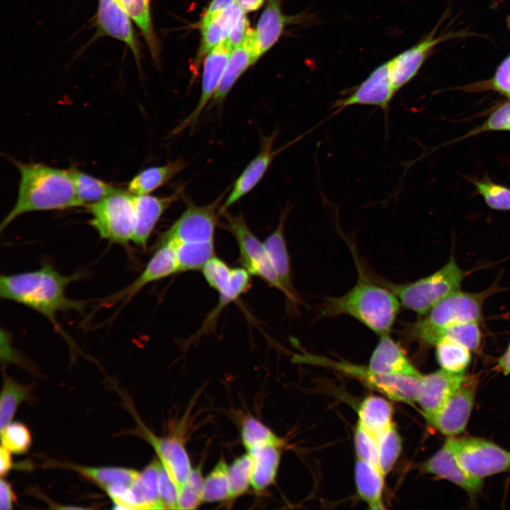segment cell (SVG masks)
Returning a JSON list of instances; mask_svg holds the SVG:
<instances>
[{
  "label": "cell",
  "instance_id": "cell-50",
  "mask_svg": "<svg viewBox=\"0 0 510 510\" xmlns=\"http://www.w3.org/2000/svg\"><path fill=\"white\" fill-rule=\"evenodd\" d=\"M159 492L165 509H178V489L162 465L159 475Z\"/></svg>",
  "mask_w": 510,
  "mask_h": 510
},
{
  "label": "cell",
  "instance_id": "cell-49",
  "mask_svg": "<svg viewBox=\"0 0 510 510\" xmlns=\"http://www.w3.org/2000/svg\"><path fill=\"white\" fill-rule=\"evenodd\" d=\"M488 131H510V100L498 106L480 126L466 136Z\"/></svg>",
  "mask_w": 510,
  "mask_h": 510
},
{
  "label": "cell",
  "instance_id": "cell-53",
  "mask_svg": "<svg viewBox=\"0 0 510 510\" xmlns=\"http://www.w3.org/2000/svg\"><path fill=\"white\" fill-rule=\"evenodd\" d=\"M251 30L245 13H242L231 29L227 40L234 48L242 44Z\"/></svg>",
  "mask_w": 510,
  "mask_h": 510
},
{
  "label": "cell",
  "instance_id": "cell-33",
  "mask_svg": "<svg viewBox=\"0 0 510 510\" xmlns=\"http://www.w3.org/2000/svg\"><path fill=\"white\" fill-rule=\"evenodd\" d=\"M69 170L80 206L98 202L121 190L77 169Z\"/></svg>",
  "mask_w": 510,
  "mask_h": 510
},
{
  "label": "cell",
  "instance_id": "cell-22",
  "mask_svg": "<svg viewBox=\"0 0 510 510\" xmlns=\"http://www.w3.org/2000/svg\"><path fill=\"white\" fill-rule=\"evenodd\" d=\"M288 213V208L283 210L276 228L263 243L283 287V293L289 300L295 303L299 300L293 285L290 261L284 237V227Z\"/></svg>",
  "mask_w": 510,
  "mask_h": 510
},
{
  "label": "cell",
  "instance_id": "cell-51",
  "mask_svg": "<svg viewBox=\"0 0 510 510\" xmlns=\"http://www.w3.org/2000/svg\"><path fill=\"white\" fill-rule=\"evenodd\" d=\"M106 491L118 509H137L136 499L131 486L115 484L107 487Z\"/></svg>",
  "mask_w": 510,
  "mask_h": 510
},
{
  "label": "cell",
  "instance_id": "cell-13",
  "mask_svg": "<svg viewBox=\"0 0 510 510\" xmlns=\"http://www.w3.org/2000/svg\"><path fill=\"white\" fill-rule=\"evenodd\" d=\"M395 94L390 79L389 61H387L376 67L346 97L335 101L332 108L339 112L350 106H373L387 113Z\"/></svg>",
  "mask_w": 510,
  "mask_h": 510
},
{
  "label": "cell",
  "instance_id": "cell-4",
  "mask_svg": "<svg viewBox=\"0 0 510 510\" xmlns=\"http://www.w3.org/2000/svg\"><path fill=\"white\" fill-rule=\"evenodd\" d=\"M465 276L466 272L451 256L441 268L415 281L381 284L397 297L404 308L424 316L442 299L459 290Z\"/></svg>",
  "mask_w": 510,
  "mask_h": 510
},
{
  "label": "cell",
  "instance_id": "cell-37",
  "mask_svg": "<svg viewBox=\"0 0 510 510\" xmlns=\"http://www.w3.org/2000/svg\"><path fill=\"white\" fill-rule=\"evenodd\" d=\"M31 386L4 378L0 399V429L11 423L18 406L31 397Z\"/></svg>",
  "mask_w": 510,
  "mask_h": 510
},
{
  "label": "cell",
  "instance_id": "cell-48",
  "mask_svg": "<svg viewBox=\"0 0 510 510\" xmlns=\"http://www.w3.org/2000/svg\"><path fill=\"white\" fill-rule=\"evenodd\" d=\"M354 446L358 459L366 461L380 470L377 440L358 424L354 434Z\"/></svg>",
  "mask_w": 510,
  "mask_h": 510
},
{
  "label": "cell",
  "instance_id": "cell-52",
  "mask_svg": "<svg viewBox=\"0 0 510 510\" xmlns=\"http://www.w3.org/2000/svg\"><path fill=\"white\" fill-rule=\"evenodd\" d=\"M489 86L510 100V55L498 67Z\"/></svg>",
  "mask_w": 510,
  "mask_h": 510
},
{
  "label": "cell",
  "instance_id": "cell-6",
  "mask_svg": "<svg viewBox=\"0 0 510 510\" xmlns=\"http://www.w3.org/2000/svg\"><path fill=\"white\" fill-rule=\"evenodd\" d=\"M294 359L297 362L328 367L349 375L388 398L398 402L408 404L417 402L422 387L423 375H382L372 371L368 366L332 361L309 353L295 355Z\"/></svg>",
  "mask_w": 510,
  "mask_h": 510
},
{
  "label": "cell",
  "instance_id": "cell-26",
  "mask_svg": "<svg viewBox=\"0 0 510 510\" xmlns=\"http://www.w3.org/2000/svg\"><path fill=\"white\" fill-rule=\"evenodd\" d=\"M280 447L266 444L248 450L252 460L251 486L256 492L264 491L275 481L280 463Z\"/></svg>",
  "mask_w": 510,
  "mask_h": 510
},
{
  "label": "cell",
  "instance_id": "cell-20",
  "mask_svg": "<svg viewBox=\"0 0 510 510\" xmlns=\"http://www.w3.org/2000/svg\"><path fill=\"white\" fill-rule=\"evenodd\" d=\"M181 193V188L165 197L134 195L135 226L132 242L141 247L146 246L159 220Z\"/></svg>",
  "mask_w": 510,
  "mask_h": 510
},
{
  "label": "cell",
  "instance_id": "cell-2",
  "mask_svg": "<svg viewBox=\"0 0 510 510\" xmlns=\"http://www.w3.org/2000/svg\"><path fill=\"white\" fill-rule=\"evenodd\" d=\"M14 164L20 173L18 195L13 207L0 225L1 232L27 212L80 206L69 170L19 161Z\"/></svg>",
  "mask_w": 510,
  "mask_h": 510
},
{
  "label": "cell",
  "instance_id": "cell-11",
  "mask_svg": "<svg viewBox=\"0 0 510 510\" xmlns=\"http://www.w3.org/2000/svg\"><path fill=\"white\" fill-rule=\"evenodd\" d=\"M478 379L466 376L441 410L427 422L448 436H455L465 429L472 409Z\"/></svg>",
  "mask_w": 510,
  "mask_h": 510
},
{
  "label": "cell",
  "instance_id": "cell-3",
  "mask_svg": "<svg viewBox=\"0 0 510 510\" xmlns=\"http://www.w3.org/2000/svg\"><path fill=\"white\" fill-rule=\"evenodd\" d=\"M400 305L397 297L390 289L371 282L362 273L346 294L327 298L319 313L324 317L351 316L381 336L390 334Z\"/></svg>",
  "mask_w": 510,
  "mask_h": 510
},
{
  "label": "cell",
  "instance_id": "cell-8",
  "mask_svg": "<svg viewBox=\"0 0 510 510\" xmlns=\"http://www.w3.org/2000/svg\"><path fill=\"white\" fill-rule=\"evenodd\" d=\"M463 468L473 477H484L510 470V451L476 437H448Z\"/></svg>",
  "mask_w": 510,
  "mask_h": 510
},
{
  "label": "cell",
  "instance_id": "cell-19",
  "mask_svg": "<svg viewBox=\"0 0 510 510\" xmlns=\"http://www.w3.org/2000/svg\"><path fill=\"white\" fill-rule=\"evenodd\" d=\"M142 431L179 492L192 470L190 459L183 442L176 436L158 437L147 429H143Z\"/></svg>",
  "mask_w": 510,
  "mask_h": 510
},
{
  "label": "cell",
  "instance_id": "cell-35",
  "mask_svg": "<svg viewBox=\"0 0 510 510\" xmlns=\"http://www.w3.org/2000/svg\"><path fill=\"white\" fill-rule=\"evenodd\" d=\"M436 360L443 370L465 373L471 361V351L455 340L443 337L435 345Z\"/></svg>",
  "mask_w": 510,
  "mask_h": 510
},
{
  "label": "cell",
  "instance_id": "cell-46",
  "mask_svg": "<svg viewBox=\"0 0 510 510\" xmlns=\"http://www.w3.org/2000/svg\"><path fill=\"white\" fill-rule=\"evenodd\" d=\"M204 479L201 468L192 469L188 479L178 492V509H195L203 502Z\"/></svg>",
  "mask_w": 510,
  "mask_h": 510
},
{
  "label": "cell",
  "instance_id": "cell-1",
  "mask_svg": "<svg viewBox=\"0 0 510 510\" xmlns=\"http://www.w3.org/2000/svg\"><path fill=\"white\" fill-rule=\"evenodd\" d=\"M79 277V273L63 275L45 264L38 270L2 275L0 296L39 312L58 332H62L57 314L61 312L79 311L84 306V302L71 299L66 294L68 285Z\"/></svg>",
  "mask_w": 510,
  "mask_h": 510
},
{
  "label": "cell",
  "instance_id": "cell-56",
  "mask_svg": "<svg viewBox=\"0 0 510 510\" xmlns=\"http://www.w3.org/2000/svg\"><path fill=\"white\" fill-rule=\"evenodd\" d=\"M13 466L11 452L3 446L0 448V475H6Z\"/></svg>",
  "mask_w": 510,
  "mask_h": 510
},
{
  "label": "cell",
  "instance_id": "cell-59",
  "mask_svg": "<svg viewBox=\"0 0 510 510\" xmlns=\"http://www.w3.org/2000/svg\"><path fill=\"white\" fill-rule=\"evenodd\" d=\"M505 353H507L509 356H510V342H509V344L508 348H507L506 351H505Z\"/></svg>",
  "mask_w": 510,
  "mask_h": 510
},
{
  "label": "cell",
  "instance_id": "cell-7",
  "mask_svg": "<svg viewBox=\"0 0 510 510\" xmlns=\"http://www.w3.org/2000/svg\"><path fill=\"white\" fill-rule=\"evenodd\" d=\"M133 196L121 189L86 205L92 216L90 224L102 239L123 246L132 242L135 226Z\"/></svg>",
  "mask_w": 510,
  "mask_h": 510
},
{
  "label": "cell",
  "instance_id": "cell-57",
  "mask_svg": "<svg viewBox=\"0 0 510 510\" xmlns=\"http://www.w3.org/2000/svg\"><path fill=\"white\" fill-rule=\"evenodd\" d=\"M265 0H235L243 13H247L259 9Z\"/></svg>",
  "mask_w": 510,
  "mask_h": 510
},
{
  "label": "cell",
  "instance_id": "cell-55",
  "mask_svg": "<svg viewBox=\"0 0 510 510\" xmlns=\"http://www.w3.org/2000/svg\"><path fill=\"white\" fill-rule=\"evenodd\" d=\"M234 1L235 0H212L207 8L201 22L208 20Z\"/></svg>",
  "mask_w": 510,
  "mask_h": 510
},
{
  "label": "cell",
  "instance_id": "cell-54",
  "mask_svg": "<svg viewBox=\"0 0 510 510\" xmlns=\"http://www.w3.org/2000/svg\"><path fill=\"white\" fill-rule=\"evenodd\" d=\"M16 502V495L11 484L1 477L0 481V509L9 510Z\"/></svg>",
  "mask_w": 510,
  "mask_h": 510
},
{
  "label": "cell",
  "instance_id": "cell-17",
  "mask_svg": "<svg viewBox=\"0 0 510 510\" xmlns=\"http://www.w3.org/2000/svg\"><path fill=\"white\" fill-rule=\"evenodd\" d=\"M277 137V130L270 135L262 137L259 154L246 166L235 181L232 191L220 208L223 213L241 198L249 193L264 176L274 157L280 150L273 149V144Z\"/></svg>",
  "mask_w": 510,
  "mask_h": 510
},
{
  "label": "cell",
  "instance_id": "cell-25",
  "mask_svg": "<svg viewBox=\"0 0 510 510\" xmlns=\"http://www.w3.org/2000/svg\"><path fill=\"white\" fill-rule=\"evenodd\" d=\"M294 21V17L283 14L280 0H268L258 21L255 32L261 55L267 52L280 38L285 27Z\"/></svg>",
  "mask_w": 510,
  "mask_h": 510
},
{
  "label": "cell",
  "instance_id": "cell-58",
  "mask_svg": "<svg viewBox=\"0 0 510 510\" xmlns=\"http://www.w3.org/2000/svg\"><path fill=\"white\" fill-rule=\"evenodd\" d=\"M499 368L504 373L510 374V356L504 353L499 359Z\"/></svg>",
  "mask_w": 510,
  "mask_h": 510
},
{
  "label": "cell",
  "instance_id": "cell-32",
  "mask_svg": "<svg viewBox=\"0 0 510 510\" xmlns=\"http://www.w3.org/2000/svg\"><path fill=\"white\" fill-rule=\"evenodd\" d=\"M251 274L243 267L232 268L231 280L229 285L219 293V301L216 307L209 313L204 321L196 336L210 332L214 327L216 321L224 307L237 300L245 293L251 284Z\"/></svg>",
  "mask_w": 510,
  "mask_h": 510
},
{
  "label": "cell",
  "instance_id": "cell-36",
  "mask_svg": "<svg viewBox=\"0 0 510 510\" xmlns=\"http://www.w3.org/2000/svg\"><path fill=\"white\" fill-rule=\"evenodd\" d=\"M173 245L176 251L178 272L201 270L215 254L214 241Z\"/></svg>",
  "mask_w": 510,
  "mask_h": 510
},
{
  "label": "cell",
  "instance_id": "cell-45",
  "mask_svg": "<svg viewBox=\"0 0 510 510\" xmlns=\"http://www.w3.org/2000/svg\"><path fill=\"white\" fill-rule=\"evenodd\" d=\"M1 446L15 454L28 451L32 437L28 427L19 422H11L1 430Z\"/></svg>",
  "mask_w": 510,
  "mask_h": 510
},
{
  "label": "cell",
  "instance_id": "cell-29",
  "mask_svg": "<svg viewBox=\"0 0 510 510\" xmlns=\"http://www.w3.org/2000/svg\"><path fill=\"white\" fill-rule=\"evenodd\" d=\"M355 482L359 497L371 509H383L382 492L385 475L375 465L358 459L354 470Z\"/></svg>",
  "mask_w": 510,
  "mask_h": 510
},
{
  "label": "cell",
  "instance_id": "cell-44",
  "mask_svg": "<svg viewBox=\"0 0 510 510\" xmlns=\"http://www.w3.org/2000/svg\"><path fill=\"white\" fill-rule=\"evenodd\" d=\"M477 192L483 198L486 204L496 210H510V188L490 180L473 182Z\"/></svg>",
  "mask_w": 510,
  "mask_h": 510
},
{
  "label": "cell",
  "instance_id": "cell-5",
  "mask_svg": "<svg viewBox=\"0 0 510 510\" xmlns=\"http://www.w3.org/2000/svg\"><path fill=\"white\" fill-rule=\"evenodd\" d=\"M489 294V290L468 293L459 289L453 292L414 324L412 335L424 343L434 346L446 328L464 322H479L482 304Z\"/></svg>",
  "mask_w": 510,
  "mask_h": 510
},
{
  "label": "cell",
  "instance_id": "cell-42",
  "mask_svg": "<svg viewBox=\"0 0 510 510\" xmlns=\"http://www.w3.org/2000/svg\"><path fill=\"white\" fill-rule=\"evenodd\" d=\"M379 465L385 476L395 465L402 449V440L395 426L380 436L378 439Z\"/></svg>",
  "mask_w": 510,
  "mask_h": 510
},
{
  "label": "cell",
  "instance_id": "cell-43",
  "mask_svg": "<svg viewBox=\"0 0 510 510\" xmlns=\"http://www.w3.org/2000/svg\"><path fill=\"white\" fill-rule=\"evenodd\" d=\"M443 337L455 340L471 351L475 352L480 346L482 333L478 322L468 321L458 323L446 328L441 333L438 341Z\"/></svg>",
  "mask_w": 510,
  "mask_h": 510
},
{
  "label": "cell",
  "instance_id": "cell-23",
  "mask_svg": "<svg viewBox=\"0 0 510 510\" xmlns=\"http://www.w3.org/2000/svg\"><path fill=\"white\" fill-rule=\"evenodd\" d=\"M368 366L372 371L382 375H421L390 334L380 336V340L372 353Z\"/></svg>",
  "mask_w": 510,
  "mask_h": 510
},
{
  "label": "cell",
  "instance_id": "cell-34",
  "mask_svg": "<svg viewBox=\"0 0 510 510\" xmlns=\"http://www.w3.org/2000/svg\"><path fill=\"white\" fill-rule=\"evenodd\" d=\"M72 468L104 489L115 484L131 486L140 473L133 469L120 467L72 465Z\"/></svg>",
  "mask_w": 510,
  "mask_h": 510
},
{
  "label": "cell",
  "instance_id": "cell-27",
  "mask_svg": "<svg viewBox=\"0 0 510 510\" xmlns=\"http://www.w3.org/2000/svg\"><path fill=\"white\" fill-rule=\"evenodd\" d=\"M242 13L234 1L208 20L201 22L202 38L199 57L208 53L227 38L231 29Z\"/></svg>",
  "mask_w": 510,
  "mask_h": 510
},
{
  "label": "cell",
  "instance_id": "cell-39",
  "mask_svg": "<svg viewBox=\"0 0 510 510\" xmlns=\"http://www.w3.org/2000/svg\"><path fill=\"white\" fill-rule=\"evenodd\" d=\"M125 12L138 26L153 55L156 53L149 9V0H118Z\"/></svg>",
  "mask_w": 510,
  "mask_h": 510
},
{
  "label": "cell",
  "instance_id": "cell-18",
  "mask_svg": "<svg viewBox=\"0 0 510 510\" xmlns=\"http://www.w3.org/2000/svg\"><path fill=\"white\" fill-rule=\"evenodd\" d=\"M466 377L443 369L423 375V382L417 403L426 421L434 416Z\"/></svg>",
  "mask_w": 510,
  "mask_h": 510
},
{
  "label": "cell",
  "instance_id": "cell-28",
  "mask_svg": "<svg viewBox=\"0 0 510 510\" xmlns=\"http://www.w3.org/2000/svg\"><path fill=\"white\" fill-rule=\"evenodd\" d=\"M392 414V405L386 399L368 396L359 406L358 424L377 440L394 425Z\"/></svg>",
  "mask_w": 510,
  "mask_h": 510
},
{
  "label": "cell",
  "instance_id": "cell-47",
  "mask_svg": "<svg viewBox=\"0 0 510 510\" xmlns=\"http://www.w3.org/2000/svg\"><path fill=\"white\" fill-rule=\"evenodd\" d=\"M208 285L220 293L230 284L232 268L222 259L212 256L201 269Z\"/></svg>",
  "mask_w": 510,
  "mask_h": 510
},
{
  "label": "cell",
  "instance_id": "cell-31",
  "mask_svg": "<svg viewBox=\"0 0 510 510\" xmlns=\"http://www.w3.org/2000/svg\"><path fill=\"white\" fill-rule=\"evenodd\" d=\"M162 463L153 460L131 485L137 509H164L159 492V475Z\"/></svg>",
  "mask_w": 510,
  "mask_h": 510
},
{
  "label": "cell",
  "instance_id": "cell-12",
  "mask_svg": "<svg viewBox=\"0 0 510 510\" xmlns=\"http://www.w3.org/2000/svg\"><path fill=\"white\" fill-rule=\"evenodd\" d=\"M178 272V266L174 245L159 239L157 248L140 275L122 290L104 298L101 302L114 304L120 302L125 305L148 284Z\"/></svg>",
  "mask_w": 510,
  "mask_h": 510
},
{
  "label": "cell",
  "instance_id": "cell-30",
  "mask_svg": "<svg viewBox=\"0 0 510 510\" xmlns=\"http://www.w3.org/2000/svg\"><path fill=\"white\" fill-rule=\"evenodd\" d=\"M186 163L178 159L167 164L147 168L129 182L128 191L134 195H147L161 187L184 169Z\"/></svg>",
  "mask_w": 510,
  "mask_h": 510
},
{
  "label": "cell",
  "instance_id": "cell-16",
  "mask_svg": "<svg viewBox=\"0 0 510 510\" xmlns=\"http://www.w3.org/2000/svg\"><path fill=\"white\" fill-rule=\"evenodd\" d=\"M422 468L425 472L446 480L470 495L479 492L482 487V480L471 475L460 465L448 438L441 448L425 461Z\"/></svg>",
  "mask_w": 510,
  "mask_h": 510
},
{
  "label": "cell",
  "instance_id": "cell-21",
  "mask_svg": "<svg viewBox=\"0 0 510 510\" xmlns=\"http://www.w3.org/2000/svg\"><path fill=\"white\" fill-rule=\"evenodd\" d=\"M97 25L103 34L124 42L138 60L137 40L130 18L118 0H98Z\"/></svg>",
  "mask_w": 510,
  "mask_h": 510
},
{
  "label": "cell",
  "instance_id": "cell-15",
  "mask_svg": "<svg viewBox=\"0 0 510 510\" xmlns=\"http://www.w3.org/2000/svg\"><path fill=\"white\" fill-rule=\"evenodd\" d=\"M436 30L435 28L418 43L388 60L390 79L396 93L416 76L435 46L448 38L436 35Z\"/></svg>",
  "mask_w": 510,
  "mask_h": 510
},
{
  "label": "cell",
  "instance_id": "cell-24",
  "mask_svg": "<svg viewBox=\"0 0 510 510\" xmlns=\"http://www.w3.org/2000/svg\"><path fill=\"white\" fill-rule=\"evenodd\" d=\"M261 56L255 32L251 30L242 44L232 49L223 76L212 97L213 102H222L239 76Z\"/></svg>",
  "mask_w": 510,
  "mask_h": 510
},
{
  "label": "cell",
  "instance_id": "cell-40",
  "mask_svg": "<svg viewBox=\"0 0 510 510\" xmlns=\"http://www.w3.org/2000/svg\"><path fill=\"white\" fill-rule=\"evenodd\" d=\"M242 443L247 450L257 446L273 444L282 446L283 440L268 427L256 418L248 416L242 423L241 429Z\"/></svg>",
  "mask_w": 510,
  "mask_h": 510
},
{
  "label": "cell",
  "instance_id": "cell-9",
  "mask_svg": "<svg viewBox=\"0 0 510 510\" xmlns=\"http://www.w3.org/2000/svg\"><path fill=\"white\" fill-rule=\"evenodd\" d=\"M227 229L235 238L239 251L240 261L251 275L256 276L270 285L283 293V287L269 259L263 242L256 237L241 215L222 213Z\"/></svg>",
  "mask_w": 510,
  "mask_h": 510
},
{
  "label": "cell",
  "instance_id": "cell-38",
  "mask_svg": "<svg viewBox=\"0 0 510 510\" xmlns=\"http://www.w3.org/2000/svg\"><path fill=\"white\" fill-rule=\"evenodd\" d=\"M228 467L220 458L210 474L204 479L202 499L205 502L225 501L230 499Z\"/></svg>",
  "mask_w": 510,
  "mask_h": 510
},
{
  "label": "cell",
  "instance_id": "cell-41",
  "mask_svg": "<svg viewBox=\"0 0 510 510\" xmlns=\"http://www.w3.org/2000/svg\"><path fill=\"white\" fill-rule=\"evenodd\" d=\"M252 460L249 453L236 458L228 467L230 499L244 494L251 485Z\"/></svg>",
  "mask_w": 510,
  "mask_h": 510
},
{
  "label": "cell",
  "instance_id": "cell-10",
  "mask_svg": "<svg viewBox=\"0 0 510 510\" xmlns=\"http://www.w3.org/2000/svg\"><path fill=\"white\" fill-rule=\"evenodd\" d=\"M225 193L206 205L187 203L185 210L160 239L173 244L214 241L217 212Z\"/></svg>",
  "mask_w": 510,
  "mask_h": 510
},
{
  "label": "cell",
  "instance_id": "cell-14",
  "mask_svg": "<svg viewBox=\"0 0 510 510\" xmlns=\"http://www.w3.org/2000/svg\"><path fill=\"white\" fill-rule=\"evenodd\" d=\"M232 47L225 39L212 49L205 58L199 101L195 109L173 130L177 134L198 122L209 100L213 97L223 76Z\"/></svg>",
  "mask_w": 510,
  "mask_h": 510
}]
</instances>
